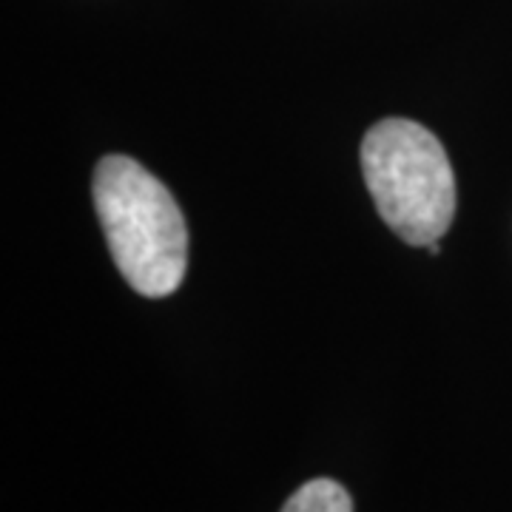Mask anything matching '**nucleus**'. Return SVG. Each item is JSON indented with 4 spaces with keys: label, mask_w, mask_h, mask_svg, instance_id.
<instances>
[{
    "label": "nucleus",
    "mask_w": 512,
    "mask_h": 512,
    "mask_svg": "<svg viewBox=\"0 0 512 512\" xmlns=\"http://www.w3.org/2000/svg\"><path fill=\"white\" fill-rule=\"evenodd\" d=\"M94 205L128 285L148 299L177 291L188 268V228L171 191L137 160L111 154L94 171Z\"/></svg>",
    "instance_id": "f257e3e1"
},
{
    "label": "nucleus",
    "mask_w": 512,
    "mask_h": 512,
    "mask_svg": "<svg viewBox=\"0 0 512 512\" xmlns=\"http://www.w3.org/2000/svg\"><path fill=\"white\" fill-rule=\"evenodd\" d=\"M362 174L376 211L410 245H433L456 214V177L433 131L387 117L362 140Z\"/></svg>",
    "instance_id": "f03ea898"
},
{
    "label": "nucleus",
    "mask_w": 512,
    "mask_h": 512,
    "mask_svg": "<svg viewBox=\"0 0 512 512\" xmlns=\"http://www.w3.org/2000/svg\"><path fill=\"white\" fill-rule=\"evenodd\" d=\"M282 512H353L348 490L330 478H313L285 501Z\"/></svg>",
    "instance_id": "7ed1b4c3"
}]
</instances>
